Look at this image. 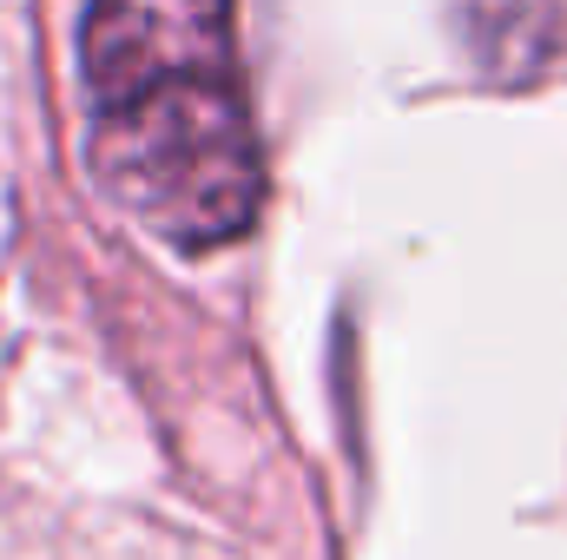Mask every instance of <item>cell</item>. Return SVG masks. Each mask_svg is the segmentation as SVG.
<instances>
[{"mask_svg":"<svg viewBox=\"0 0 567 560\" xmlns=\"http://www.w3.org/2000/svg\"><path fill=\"white\" fill-rule=\"evenodd\" d=\"M475 46L502 73H528L548 53V0H475Z\"/></svg>","mask_w":567,"mask_h":560,"instance_id":"7a4b0ae2","label":"cell"},{"mask_svg":"<svg viewBox=\"0 0 567 560\" xmlns=\"http://www.w3.org/2000/svg\"><path fill=\"white\" fill-rule=\"evenodd\" d=\"M80 73L93 178L133 225L172 251H218L251 231L265 158L238 0H93Z\"/></svg>","mask_w":567,"mask_h":560,"instance_id":"6da1fadb","label":"cell"}]
</instances>
